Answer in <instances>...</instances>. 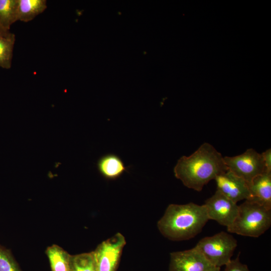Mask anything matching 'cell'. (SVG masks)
Here are the masks:
<instances>
[{
	"mask_svg": "<svg viewBox=\"0 0 271 271\" xmlns=\"http://www.w3.org/2000/svg\"><path fill=\"white\" fill-rule=\"evenodd\" d=\"M227 170L221 154L210 144L204 143L192 154L178 160L174 173L185 186L200 192L209 182Z\"/></svg>",
	"mask_w": 271,
	"mask_h": 271,
	"instance_id": "cell-1",
	"label": "cell"
},
{
	"mask_svg": "<svg viewBox=\"0 0 271 271\" xmlns=\"http://www.w3.org/2000/svg\"><path fill=\"white\" fill-rule=\"evenodd\" d=\"M209 220L204 204H171L158 221L157 227L169 240H186L200 233Z\"/></svg>",
	"mask_w": 271,
	"mask_h": 271,
	"instance_id": "cell-2",
	"label": "cell"
},
{
	"mask_svg": "<svg viewBox=\"0 0 271 271\" xmlns=\"http://www.w3.org/2000/svg\"><path fill=\"white\" fill-rule=\"evenodd\" d=\"M271 225V210L245 200L238 205L237 216L227 227L228 232L245 236L257 237Z\"/></svg>",
	"mask_w": 271,
	"mask_h": 271,
	"instance_id": "cell-3",
	"label": "cell"
},
{
	"mask_svg": "<svg viewBox=\"0 0 271 271\" xmlns=\"http://www.w3.org/2000/svg\"><path fill=\"white\" fill-rule=\"evenodd\" d=\"M237 245L235 238L221 231L203 238L195 246L213 266L220 268L230 261Z\"/></svg>",
	"mask_w": 271,
	"mask_h": 271,
	"instance_id": "cell-4",
	"label": "cell"
},
{
	"mask_svg": "<svg viewBox=\"0 0 271 271\" xmlns=\"http://www.w3.org/2000/svg\"><path fill=\"white\" fill-rule=\"evenodd\" d=\"M227 169L248 184L265 171L261 154L252 148L233 157H224Z\"/></svg>",
	"mask_w": 271,
	"mask_h": 271,
	"instance_id": "cell-5",
	"label": "cell"
},
{
	"mask_svg": "<svg viewBox=\"0 0 271 271\" xmlns=\"http://www.w3.org/2000/svg\"><path fill=\"white\" fill-rule=\"evenodd\" d=\"M125 244V238L119 232L99 244L93 251L96 271H116Z\"/></svg>",
	"mask_w": 271,
	"mask_h": 271,
	"instance_id": "cell-6",
	"label": "cell"
},
{
	"mask_svg": "<svg viewBox=\"0 0 271 271\" xmlns=\"http://www.w3.org/2000/svg\"><path fill=\"white\" fill-rule=\"evenodd\" d=\"M209 220H213L219 224L229 227L236 218L238 205L219 191L217 190L204 204Z\"/></svg>",
	"mask_w": 271,
	"mask_h": 271,
	"instance_id": "cell-7",
	"label": "cell"
},
{
	"mask_svg": "<svg viewBox=\"0 0 271 271\" xmlns=\"http://www.w3.org/2000/svg\"><path fill=\"white\" fill-rule=\"evenodd\" d=\"M169 271H209L214 267L196 247L170 253Z\"/></svg>",
	"mask_w": 271,
	"mask_h": 271,
	"instance_id": "cell-8",
	"label": "cell"
},
{
	"mask_svg": "<svg viewBox=\"0 0 271 271\" xmlns=\"http://www.w3.org/2000/svg\"><path fill=\"white\" fill-rule=\"evenodd\" d=\"M217 190L228 199L237 203L249 198L248 183L227 170L216 177Z\"/></svg>",
	"mask_w": 271,
	"mask_h": 271,
	"instance_id": "cell-9",
	"label": "cell"
},
{
	"mask_svg": "<svg viewBox=\"0 0 271 271\" xmlns=\"http://www.w3.org/2000/svg\"><path fill=\"white\" fill-rule=\"evenodd\" d=\"M248 185L250 196L247 200L271 210V172L265 171Z\"/></svg>",
	"mask_w": 271,
	"mask_h": 271,
	"instance_id": "cell-10",
	"label": "cell"
},
{
	"mask_svg": "<svg viewBox=\"0 0 271 271\" xmlns=\"http://www.w3.org/2000/svg\"><path fill=\"white\" fill-rule=\"evenodd\" d=\"M99 173L107 180H115L127 171L121 158L113 154H108L101 157L97 162Z\"/></svg>",
	"mask_w": 271,
	"mask_h": 271,
	"instance_id": "cell-11",
	"label": "cell"
},
{
	"mask_svg": "<svg viewBox=\"0 0 271 271\" xmlns=\"http://www.w3.org/2000/svg\"><path fill=\"white\" fill-rule=\"evenodd\" d=\"M46 0H18V21L28 22L47 8Z\"/></svg>",
	"mask_w": 271,
	"mask_h": 271,
	"instance_id": "cell-12",
	"label": "cell"
},
{
	"mask_svg": "<svg viewBox=\"0 0 271 271\" xmlns=\"http://www.w3.org/2000/svg\"><path fill=\"white\" fill-rule=\"evenodd\" d=\"M46 253L51 271H70L71 255L63 248L53 244L47 248Z\"/></svg>",
	"mask_w": 271,
	"mask_h": 271,
	"instance_id": "cell-13",
	"label": "cell"
},
{
	"mask_svg": "<svg viewBox=\"0 0 271 271\" xmlns=\"http://www.w3.org/2000/svg\"><path fill=\"white\" fill-rule=\"evenodd\" d=\"M15 35L11 32L0 34V67L9 69L12 66Z\"/></svg>",
	"mask_w": 271,
	"mask_h": 271,
	"instance_id": "cell-14",
	"label": "cell"
},
{
	"mask_svg": "<svg viewBox=\"0 0 271 271\" xmlns=\"http://www.w3.org/2000/svg\"><path fill=\"white\" fill-rule=\"evenodd\" d=\"M18 0H0V25L7 31L18 21Z\"/></svg>",
	"mask_w": 271,
	"mask_h": 271,
	"instance_id": "cell-15",
	"label": "cell"
},
{
	"mask_svg": "<svg viewBox=\"0 0 271 271\" xmlns=\"http://www.w3.org/2000/svg\"><path fill=\"white\" fill-rule=\"evenodd\" d=\"M70 271H96L93 251L71 255Z\"/></svg>",
	"mask_w": 271,
	"mask_h": 271,
	"instance_id": "cell-16",
	"label": "cell"
},
{
	"mask_svg": "<svg viewBox=\"0 0 271 271\" xmlns=\"http://www.w3.org/2000/svg\"><path fill=\"white\" fill-rule=\"evenodd\" d=\"M0 271H22L11 251L1 245Z\"/></svg>",
	"mask_w": 271,
	"mask_h": 271,
	"instance_id": "cell-17",
	"label": "cell"
},
{
	"mask_svg": "<svg viewBox=\"0 0 271 271\" xmlns=\"http://www.w3.org/2000/svg\"><path fill=\"white\" fill-rule=\"evenodd\" d=\"M224 271H250L247 266L241 263L239 255L234 259H231L225 265Z\"/></svg>",
	"mask_w": 271,
	"mask_h": 271,
	"instance_id": "cell-18",
	"label": "cell"
},
{
	"mask_svg": "<svg viewBox=\"0 0 271 271\" xmlns=\"http://www.w3.org/2000/svg\"><path fill=\"white\" fill-rule=\"evenodd\" d=\"M261 156L264 164L265 171L271 172V149L270 148L262 152Z\"/></svg>",
	"mask_w": 271,
	"mask_h": 271,
	"instance_id": "cell-19",
	"label": "cell"
},
{
	"mask_svg": "<svg viewBox=\"0 0 271 271\" xmlns=\"http://www.w3.org/2000/svg\"><path fill=\"white\" fill-rule=\"evenodd\" d=\"M10 31H7L3 27L0 25V34H7L10 32Z\"/></svg>",
	"mask_w": 271,
	"mask_h": 271,
	"instance_id": "cell-20",
	"label": "cell"
},
{
	"mask_svg": "<svg viewBox=\"0 0 271 271\" xmlns=\"http://www.w3.org/2000/svg\"><path fill=\"white\" fill-rule=\"evenodd\" d=\"M209 271H220V268L214 267L212 268Z\"/></svg>",
	"mask_w": 271,
	"mask_h": 271,
	"instance_id": "cell-21",
	"label": "cell"
}]
</instances>
